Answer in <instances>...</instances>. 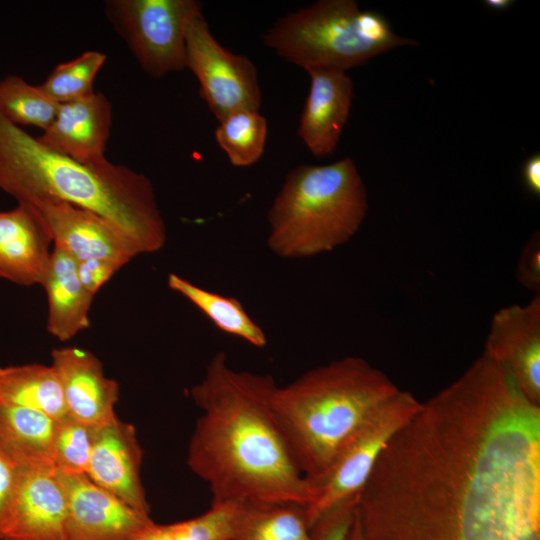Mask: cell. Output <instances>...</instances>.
Returning a JSON list of instances; mask_svg holds the SVG:
<instances>
[{
    "label": "cell",
    "instance_id": "6da1fadb",
    "mask_svg": "<svg viewBox=\"0 0 540 540\" xmlns=\"http://www.w3.org/2000/svg\"><path fill=\"white\" fill-rule=\"evenodd\" d=\"M269 374L237 371L216 353L190 389L200 409L186 464L209 486L211 505L283 501L308 506L311 484L298 469L274 416Z\"/></svg>",
    "mask_w": 540,
    "mask_h": 540
},
{
    "label": "cell",
    "instance_id": "7a4b0ae2",
    "mask_svg": "<svg viewBox=\"0 0 540 540\" xmlns=\"http://www.w3.org/2000/svg\"><path fill=\"white\" fill-rule=\"evenodd\" d=\"M0 189L17 202L63 201L90 210L125 232L141 253L166 243L151 181L105 158L81 163L58 154L0 115Z\"/></svg>",
    "mask_w": 540,
    "mask_h": 540
},
{
    "label": "cell",
    "instance_id": "3957f363",
    "mask_svg": "<svg viewBox=\"0 0 540 540\" xmlns=\"http://www.w3.org/2000/svg\"><path fill=\"white\" fill-rule=\"evenodd\" d=\"M399 390L384 372L354 356L315 367L275 388V419L312 487L350 438Z\"/></svg>",
    "mask_w": 540,
    "mask_h": 540
},
{
    "label": "cell",
    "instance_id": "277c9868",
    "mask_svg": "<svg viewBox=\"0 0 540 540\" xmlns=\"http://www.w3.org/2000/svg\"><path fill=\"white\" fill-rule=\"evenodd\" d=\"M367 211V190L353 159L301 164L269 209L268 247L290 259L330 252L357 233Z\"/></svg>",
    "mask_w": 540,
    "mask_h": 540
},
{
    "label": "cell",
    "instance_id": "5b68a950",
    "mask_svg": "<svg viewBox=\"0 0 540 540\" xmlns=\"http://www.w3.org/2000/svg\"><path fill=\"white\" fill-rule=\"evenodd\" d=\"M265 46L303 68L346 72L387 51L416 45L393 32L378 12L354 0H320L279 18L263 35Z\"/></svg>",
    "mask_w": 540,
    "mask_h": 540
},
{
    "label": "cell",
    "instance_id": "8992f818",
    "mask_svg": "<svg viewBox=\"0 0 540 540\" xmlns=\"http://www.w3.org/2000/svg\"><path fill=\"white\" fill-rule=\"evenodd\" d=\"M421 405L413 394L399 390L341 449L326 475L313 486V500L305 507L308 527L315 540L349 529L380 454Z\"/></svg>",
    "mask_w": 540,
    "mask_h": 540
},
{
    "label": "cell",
    "instance_id": "52a82bcc",
    "mask_svg": "<svg viewBox=\"0 0 540 540\" xmlns=\"http://www.w3.org/2000/svg\"><path fill=\"white\" fill-rule=\"evenodd\" d=\"M105 14L142 69L162 77L186 68L185 37L196 0H108Z\"/></svg>",
    "mask_w": 540,
    "mask_h": 540
},
{
    "label": "cell",
    "instance_id": "ba28073f",
    "mask_svg": "<svg viewBox=\"0 0 540 540\" xmlns=\"http://www.w3.org/2000/svg\"><path fill=\"white\" fill-rule=\"evenodd\" d=\"M185 50L186 68L197 78L200 95L218 121L237 110L260 109L262 94L254 63L217 41L202 9L188 23Z\"/></svg>",
    "mask_w": 540,
    "mask_h": 540
},
{
    "label": "cell",
    "instance_id": "9c48e42d",
    "mask_svg": "<svg viewBox=\"0 0 540 540\" xmlns=\"http://www.w3.org/2000/svg\"><path fill=\"white\" fill-rule=\"evenodd\" d=\"M57 473L67 499L66 540H134L156 524L87 475Z\"/></svg>",
    "mask_w": 540,
    "mask_h": 540
},
{
    "label": "cell",
    "instance_id": "30bf717a",
    "mask_svg": "<svg viewBox=\"0 0 540 540\" xmlns=\"http://www.w3.org/2000/svg\"><path fill=\"white\" fill-rule=\"evenodd\" d=\"M483 353L507 368L527 399L540 406V294L493 315Z\"/></svg>",
    "mask_w": 540,
    "mask_h": 540
},
{
    "label": "cell",
    "instance_id": "8fae6325",
    "mask_svg": "<svg viewBox=\"0 0 540 540\" xmlns=\"http://www.w3.org/2000/svg\"><path fill=\"white\" fill-rule=\"evenodd\" d=\"M90 431L92 445L86 475L135 510L150 514L141 479L143 449L135 426L116 417Z\"/></svg>",
    "mask_w": 540,
    "mask_h": 540
},
{
    "label": "cell",
    "instance_id": "7c38bea8",
    "mask_svg": "<svg viewBox=\"0 0 540 540\" xmlns=\"http://www.w3.org/2000/svg\"><path fill=\"white\" fill-rule=\"evenodd\" d=\"M67 499L53 464L19 468L14 504L1 540H66Z\"/></svg>",
    "mask_w": 540,
    "mask_h": 540
},
{
    "label": "cell",
    "instance_id": "4fadbf2b",
    "mask_svg": "<svg viewBox=\"0 0 540 540\" xmlns=\"http://www.w3.org/2000/svg\"><path fill=\"white\" fill-rule=\"evenodd\" d=\"M34 205L46 220L54 244L77 261L103 259L126 265L142 254L125 232L90 210L58 200H44Z\"/></svg>",
    "mask_w": 540,
    "mask_h": 540
},
{
    "label": "cell",
    "instance_id": "5bb4252c",
    "mask_svg": "<svg viewBox=\"0 0 540 540\" xmlns=\"http://www.w3.org/2000/svg\"><path fill=\"white\" fill-rule=\"evenodd\" d=\"M67 414L88 427L103 425L117 417L119 385L104 374L101 361L90 351L63 347L51 352Z\"/></svg>",
    "mask_w": 540,
    "mask_h": 540
},
{
    "label": "cell",
    "instance_id": "9a60e30c",
    "mask_svg": "<svg viewBox=\"0 0 540 540\" xmlns=\"http://www.w3.org/2000/svg\"><path fill=\"white\" fill-rule=\"evenodd\" d=\"M52 244L49 226L35 205L18 202L0 212V278L21 286L41 285Z\"/></svg>",
    "mask_w": 540,
    "mask_h": 540
},
{
    "label": "cell",
    "instance_id": "2e32d148",
    "mask_svg": "<svg viewBox=\"0 0 540 540\" xmlns=\"http://www.w3.org/2000/svg\"><path fill=\"white\" fill-rule=\"evenodd\" d=\"M306 72L310 86L297 135L315 157L323 158L337 149L353 102V82L344 71L313 69Z\"/></svg>",
    "mask_w": 540,
    "mask_h": 540
},
{
    "label": "cell",
    "instance_id": "e0dca14e",
    "mask_svg": "<svg viewBox=\"0 0 540 540\" xmlns=\"http://www.w3.org/2000/svg\"><path fill=\"white\" fill-rule=\"evenodd\" d=\"M111 125V103L104 94L92 92L59 104L53 122L37 139L58 154L91 163L105 158Z\"/></svg>",
    "mask_w": 540,
    "mask_h": 540
},
{
    "label": "cell",
    "instance_id": "ac0fdd59",
    "mask_svg": "<svg viewBox=\"0 0 540 540\" xmlns=\"http://www.w3.org/2000/svg\"><path fill=\"white\" fill-rule=\"evenodd\" d=\"M48 299V332L68 341L89 327V311L94 295L82 285L77 260L54 244L47 273L41 283Z\"/></svg>",
    "mask_w": 540,
    "mask_h": 540
},
{
    "label": "cell",
    "instance_id": "d6986e66",
    "mask_svg": "<svg viewBox=\"0 0 540 540\" xmlns=\"http://www.w3.org/2000/svg\"><path fill=\"white\" fill-rule=\"evenodd\" d=\"M54 424L40 412L0 401V454L18 468L53 464Z\"/></svg>",
    "mask_w": 540,
    "mask_h": 540
},
{
    "label": "cell",
    "instance_id": "ffe728a7",
    "mask_svg": "<svg viewBox=\"0 0 540 540\" xmlns=\"http://www.w3.org/2000/svg\"><path fill=\"white\" fill-rule=\"evenodd\" d=\"M231 540H315L305 506L283 501L237 504Z\"/></svg>",
    "mask_w": 540,
    "mask_h": 540
},
{
    "label": "cell",
    "instance_id": "44dd1931",
    "mask_svg": "<svg viewBox=\"0 0 540 540\" xmlns=\"http://www.w3.org/2000/svg\"><path fill=\"white\" fill-rule=\"evenodd\" d=\"M0 401L40 412L53 420L67 415L62 388L51 365L0 367Z\"/></svg>",
    "mask_w": 540,
    "mask_h": 540
},
{
    "label": "cell",
    "instance_id": "7402d4cb",
    "mask_svg": "<svg viewBox=\"0 0 540 540\" xmlns=\"http://www.w3.org/2000/svg\"><path fill=\"white\" fill-rule=\"evenodd\" d=\"M167 284L197 307L220 331L258 348L266 346L264 331L236 298L199 287L175 273L169 274Z\"/></svg>",
    "mask_w": 540,
    "mask_h": 540
},
{
    "label": "cell",
    "instance_id": "603a6c76",
    "mask_svg": "<svg viewBox=\"0 0 540 540\" xmlns=\"http://www.w3.org/2000/svg\"><path fill=\"white\" fill-rule=\"evenodd\" d=\"M267 130L266 118L259 110L241 109L219 120L215 138L232 165L248 167L263 155Z\"/></svg>",
    "mask_w": 540,
    "mask_h": 540
},
{
    "label": "cell",
    "instance_id": "cb8c5ba5",
    "mask_svg": "<svg viewBox=\"0 0 540 540\" xmlns=\"http://www.w3.org/2000/svg\"><path fill=\"white\" fill-rule=\"evenodd\" d=\"M59 104L39 87L17 75L0 81V115L16 126L28 125L43 131L53 122Z\"/></svg>",
    "mask_w": 540,
    "mask_h": 540
},
{
    "label": "cell",
    "instance_id": "d4e9b609",
    "mask_svg": "<svg viewBox=\"0 0 540 540\" xmlns=\"http://www.w3.org/2000/svg\"><path fill=\"white\" fill-rule=\"evenodd\" d=\"M106 61L99 51H85L78 57L57 65L39 85L55 103L64 104L94 92L93 83Z\"/></svg>",
    "mask_w": 540,
    "mask_h": 540
},
{
    "label": "cell",
    "instance_id": "484cf974",
    "mask_svg": "<svg viewBox=\"0 0 540 540\" xmlns=\"http://www.w3.org/2000/svg\"><path fill=\"white\" fill-rule=\"evenodd\" d=\"M236 507L233 503L211 505L195 518L155 524L134 540H231Z\"/></svg>",
    "mask_w": 540,
    "mask_h": 540
},
{
    "label": "cell",
    "instance_id": "4316f807",
    "mask_svg": "<svg viewBox=\"0 0 540 540\" xmlns=\"http://www.w3.org/2000/svg\"><path fill=\"white\" fill-rule=\"evenodd\" d=\"M90 427L70 415L55 420L52 460L57 470L68 474H85L91 453Z\"/></svg>",
    "mask_w": 540,
    "mask_h": 540
},
{
    "label": "cell",
    "instance_id": "83f0119b",
    "mask_svg": "<svg viewBox=\"0 0 540 540\" xmlns=\"http://www.w3.org/2000/svg\"><path fill=\"white\" fill-rule=\"evenodd\" d=\"M516 279L534 294H540V236L538 230L533 233L520 254Z\"/></svg>",
    "mask_w": 540,
    "mask_h": 540
},
{
    "label": "cell",
    "instance_id": "f1b7e54d",
    "mask_svg": "<svg viewBox=\"0 0 540 540\" xmlns=\"http://www.w3.org/2000/svg\"><path fill=\"white\" fill-rule=\"evenodd\" d=\"M124 265L113 260L77 261V272L82 285L95 296L99 289Z\"/></svg>",
    "mask_w": 540,
    "mask_h": 540
},
{
    "label": "cell",
    "instance_id": "f546056e",
    "mask_svg": "<svg viewBox=\"0 0 540 540\" xmlns=\"http://www.w3.org/2000/svg\"><path fill=\"white\" fill-rule=\"evenodd\" d=\"M19 480V468L0 454V540L7 525Z\"/></svg>",
    "mask_w": 540,
    "mask_h": 540
},
{
    "label": "cell",
    "instance_id": "4dcf8cb0",
    "mask_svg": "<svg viewBox=\"0 0 540 540\" xmlns=\"http://www.w3.org/2000/svg\"><path fill=\"white\" fill-rule=\"evenodd\" d=\"M522 178L526 188L535 196H540V155L530 156L522 168Z\"/></svg>",
    "mask_w": 540,
    "mask_h": 540
},
{
    "label": "cell",
    "instance_id": "1f68e13d",
    "mask_svg": "<svg viewBox=\"0 0 540 540\" xmlns=\"http://www.w3.org/2000/svg\"><path fill=\"white\" fill-rule=\"evenodd\" d=\"M344 540H362L356 513H354L352 522L350 524V527L346 533Z\"/></svg>",
    "mask_w": 540,
    "mask_h": 540
},
{
    "label": "cell",
    "instance_id": "d6a6232c",
    "mask_svg": "<svg viewBox=\"0 0 540 540\" xmlns=\"http://www.w3.org/2000/svg\"><path fill=\"white\" fill-rule=\"evenodd\" d=\"M485 5L493 10H505L509 8L513 1L511 0H485Z\"/></svg>",
    "mask_w": 540,
    "mask_h": 540
}]
</instances>
